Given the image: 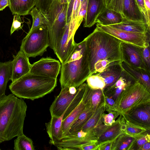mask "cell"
Masks as SVG:
<instances>
[{
	"mask_svg": "<svg viewBox=\"0 0 150 150\" xmlns=\"http://www.w3.org/2000/svg\"><path fill=\"white\" fill-rule=\"evenodd\" d=\"M91 75L102 72L111 63L122 61V41L96 27L84 39Z\"/></svg>",
	"mask_w": 150,
	"mask_h": 150,
	"instance_id": "6da1fadb",
	"label": "cell"
},
{
	"mask_svg": "<svg viewBox=\"0 0 150 150\" xmlns=\"http://www.w3.org/2000/svg\"><path fill=\"white\" fill-rule=\"evenodd\" d=\"M27 106L13 94L0 96V143L23 134Z\"/></svg>",
	"mask_w": 150,
	"mask_h": 150,
	"instance_id": "7a4b0ae2",
	"label": "cell"
},
{
	"mask_svg": "<svg viewBox=\"0 0 150 150\" xmlns=\"http://www.w3.org/2000/svg\"><path fill=\"white\" fill-rule=\"evenodd\" d=\"M60 72L61 88L71 86L77 88L91 75L84 39L76 43L68 58L62 64Z\"/></svg>",
	"mask_w": 150,
	"mask_h": 150,
	"instance_id": "3957f363",
	"label": "cell"
},
{
	"mask_svg": "<svg viewBox=\"0 0 150 150\" xmlns=\"http://www.w3.org/2000/svg\"><path fill=\"white\" fill-rule=\"evenodd\" d=\"M57 79L29 73L11 82L9 88L19 98L33 100L52 92L57 86Z\"/></svg>",
	"mask_w": 150,
	"mask_h": 150,
	"instance_id": "277c9868",
	"label": "cell"
},
{
	"mask_svg": "<svg viewBox=\"0 0 150 150\" xmlns=\"http://www.w3.org/2000/svg\"><path fill=\"white\" fill-rule=\"evenodd\" d=\"M71 0H54L49 8L47 29L49 47L54 52L63 34L67 23L68 6Z\"/></svg>",
	"mask_w": 150,
	"mask_h": 150,
	"instance_id": "5b68a950",
	"label": "cell"
},
{
	"mask_svg": "<svg viewBox=\"0 0 150 150\" xmlns=\"http://www.w3.org/2000/svg\"><path fill=\"white\" fill-rule=\"evenodd\" d=\"M86 85L83 83L77 88L71 86L61 88L50 106L51 116L59 117L64 113L63 119L67 116L82 100Z\"/></svg>",
	"mask_w": 150,
	"mask_h": 150,
	"instance_id": "8992f818",
	"label": "cell"
},
{
	"mask_svg": "<svg viewBox=\"0 0 150 150\" xmlns=\"http://www.w3.org/2000/svg\"><path fill=\"white\" fill-rule=\"evenodd\" d=\"M117 109L122 115L140 105L150 104V91L136 81L127 86L115 100Z\"/></svg>",
	"mask_w": 150,
	"mask_h": 150,
	"instance_id": "52a82bcc",
	"label": "cell"
},
{
	"mask_svg": "<svg viewBox=\"0 0 150 150\" xmlns=\"http://www.w3.org/2000/svg\"><path fill=\"white\" fill-rule=\"evenodd\" d=\"M49 47V40L46 25L38 26L29 31L22 40L20 50L28 57L42 56Z\"/></svg>",
	"mask_w": 150,
	"mask_h": 150,
	"instance_id": "ba28073f",
	"label": "cell"
},
{
	"mask_svg": "<svg viewBox=\"0 0 150 150\" xmlns=\"http://www.w3.org/2000/svg\"><path fill=\"white\" fill-rule=\"evenodd\" d=\"M96 27L118 39L121 41L140 47H145L150 42V32L146 33L130 32L121 30L109 25L97 23Z\"/></svg>",
	"mask_w": 150,
	"mask_h": 150,
	"instance_id": "9c48e42d",
	"label": "cell"
},
{
	"mask_svg": "<svg viewBox=\"0 0 150 150\" xmlns=\"http://www.w3.org/2000/svg\"><path fill=\"white\" fill-rule=\"evenodd\" d=\"M106 7L119 12L123 18L146 22L135 0H110Z\"/></svg>",
	"mask_w": 150,
	"mask_h": 150,
	"instance_id": "30bf717a",
	"label": "cell"
},
{
	"mask_svg": "<svg viewBox=\"0 0 150 150\" xmlns=\"http://www.w3.org/2000/svg\"><path fill=\"white\" fill-rule=\"evenodd\" d=\"M61 67V62L50 57L42 58L31 64L29 73L57 79Z\"/></svg>",
	"mask_w": 150,
	"mask_h": 150,
	"instance_id": "8fae6325",
	"label": "cell"
},
{
	"mask_svg": "<svg viewBox=\"0 0 150 150\" xmlns=\"http://www.w3.org/2000/svg\"><path fill=\"white\" fill-rule=\"evenodd\" d=\"M141 47L122 41L121 48L122 61L133 67L148 71L142 59Z\"/></svg>",
	"mask_w": 150,
	"mask_h": 150,
	"instance_id": "7c38bea8",
	"label": "cell"
},
{
	"mask_svg": "<svg viewBox=\"0 0 150 150\" xmlns=\"http://www.w3.org/2000/svg\"><path fill=\"white\" fill-rule=\"evenodd\" d=\"M132 123L150 130V104L132 109L122 115Z\"/></svg>",
	"mask_w": 150,
	"mask_h": 150,
	"instance_id": "4fadbf2b",
	"label": "cell"
},
{
	"mask_svg": "<svg viewBox=\"0 0 150 150\" xmlns=\"http://www.w3.org/2000/svg\"><path fill=\"white\" fill-rule=\"evenodd\" d=\"M13 57L10 80L12 82L28 73L32 64L29 62V58L20 50L16 55H13Z\"/></svg>",
	"mask_w": 150,
	"mask_h": 150,
	"instance_id": "5bb4252c",
	"label": "cell"
},
{
	"mask_svg": "<svg viewBox=\"0 0 150 150\" xmlns=\"http://www.w3.org/2000/svg\"><path fill=\"white\" fill-rule=\"evenodd\" d=\"M90 105L88 100V94L86 87L83 99L77 106L65 118L62 123L63 137L69 135V129L71 126L79 115Z\"/></svg>",
	"mask_w": 150,
	"mask_h": 150,
	"instance_id": "9a60e30c",
	"label": "cell"
},
{
	"mask_svg": "<svg viewBox=\"0 0 150 150\" xmlns=\"http://www.w3.org/2000/svg\"><path fill=\"white\" fill-rule=\"evenodd\" d=\"M106 7L103 0H88L84 27L90 28L96 23L98 17Z\"/></svg>",
	"mask_w": 150,
	"mask_h": 150,
	"instance_id": "2e32d148",
	"label": "cell"
},
{
	"mask_svg": "<svg viewBox=\"0 0 150 150\" xmlns=\"http://www.w3.org/2000/svg\"><path fill=\"white\" fill-rule=\"evenodd\" d=\"M121 62H112L102 72L96 74L104 79L105 83L104 89L112 86L120 76L123 70L121 64Z\"/></svg>",
	"mask_w": 150,
	"mask_h": 150,
	"instance_id": "e0dca14e",
	"label": "cell"
},
{
	"mask_svg": "<svg viewBox=\"0 0 150 150\" xmlns=\"http://www.w3.org/2000/svg\"><path fill=\"white\" fill-rule=\"evenodd\" d=\"M109 26L130 32L146 33L150 32V29L145 22L132 20L124 18H123L121 23Z\"/></svg>",
	"mask_w": 150,
	"mask_h": 150,
	"instance_id": "ac0fdd59",
	"label": "cell"
},
{
	"mask_svg": "<svg viewBox=\"0 0 150 150\" xmlns=\"http://www.w3.org/2000/svg\"><path fill=\"white\" fill-rule=\"evenodd\" d=\"M64 114L59 117H51L50 121L45 123L47 132L50 139L49 143L51 144L63 137L62 123Z\"/></svg>",
	"mask_w": 150,
	"mask_h": 150,
	"instance_id": "d6986e66",
	"label": "cell"
},
{
	"mask_svg": "<svg viewBox=\"0 0 150 150\" xmlns=\"http://www.w3.org/2000/svg\"><path fill=\"white\" fill-rule=\"evenodd\" d=\"M121 64L124 70L150 91V72L133 67L123 61L121 62Z\"/></svg>",
	"mask_w": 150,
	"mask_h": 150,
	"instance_id": "ffe728a7",
	"label": "cell"
},
{
	"mask_svg": "<svg viewBox=\"0 0 150 150\" xmlns=\"http://www.w3.org/2000/svg\"><path fill=\"white\" fill-rule=\"evenodd\" d=\"M123 117L120 114L119 117L111 125L108 126L97 139L101 142L115 139L123 132Z\"/></svg>",
	"mask_w": 150,
	"mask_h": 150,
	"instance_id": "44dd1931",
	"label": "cell"
},
{
	"mask_svg": "<svg viewBox=\"0 0 150 150\" xmlns=\"http://www.w3.org/2000/svg\"><path fill=\"white\" fill-rule=\"evenodd\" d=\"M36 0H8L9 7L13 15L25 16L29 14L35 6Z\"/></svg>",
	"mask_w": 150,
	"mask_h": 150,
	"instance_id": "7402d4cb",
	"label": "cell"
},
{
	"mask_svg": "<svg viewBox=\"0 0 150 150\" xmlns=\"http://www.w3.org/2000/svg\"><path fill=\"white\" fill-rule=\"evenodd\" d=\"M123 17L119 12L106 7L99 14L96 23L104 25H110L121 23Z\"/></svg>",
	"mask_w": 150,
	"mask_h": 150,
	"instance_id": "603a6c76",
	"label": "cell"
},
{
	"mask_svg": "<svg viewBox=\"0 0 150 150\" xmlns=\"http://www.w3.org/2000/svg\"><path fill=\"white\" fill-rule=\"evenodd\" d=\"M95 111L90 105H88L71 126L69 131V134H74L79 131L91 117Z\"/></svg>",
	"mask_w": 150,
	"mask_h": 150,
	"instance_id": "cb8c5ba5",
	"label": "cell"
},
{
	"mask_svg": "<svg viewBox=\"0 0 150 150\" xmlns=\"http://www.w3.org/2000/svg\"><path fill=\"white\" fill-rule=\"evenodd\" d=\"M12 61L0 62V96L5 94L8 82L12 75Z\"/></svg>",
	"mask_w": 150,
	"mask_h": 150,
	"instance_id": "d4e9b609",
	"label": "cell"
},
{
	"mask_svg": "<svg viewBox=\"0 0 150 150\" xmlns=\"http://www.w3.org/2000/svg\"><path fill=\"white\" fill-rule=\"evenodd\" d=\"M105 110V105L103 102L96 109L91 117L81 129L85 132L91 131L102 123V116Z\"/></svg>",
	"mask_w": 150,
	"mask_h": 150,
	"instance_id": "484cf974",
	"label": "cell"
},
{
	"mask_svg": "<svg viewBox=\"0 0 150 150\" xmlns=\"http://www.w3.org/2000/svg\"><path fill=\"white\" fill-rule=\"evenodd\" d=\"M123 117V132L126 134L136 138L150 131L145 128L132 123Z\"/></svg>",
	"mask_w": 150,
	"mask_h": 150,
	"instance_id": "4316f807",
	"label": "cell"
},
{
	"mask_svg": "<svg viewBox=\"0 0 150 150\" xmlns=\"http://www.w3.org/2000/svg\"><path fill=\"white\" fill-rule=\"evenodd\" d=\"M83 0H71L67 13V23L71 28L78 29L76 26V20L81 4Z\"/></svg>",
	"mask_w": 150,
	"mask_h": 150,
	"instance_id": "83f0119b",
	"label": "cell"
},
{
	"mask_svg": "<svg viewBox=\"0 0 150 150\" xmlns=\"http://www.w3.org/2000/svg\"><path fill=\"white\" fill-rule=\"evenodd\" d=\"M32 17L33 23L29 31L33 30L37 27L42 25H46L49 22V17L47 13L43 12L35 7H33L29 13Z\"/></svg>",
	"mask_w": 150,
	"mask_h": 150,
	"instance_id": "f1b7e54d",
	"label": "cell"
},
{
	"mask_svg": "<svg viewBox=\"0 0 150 150\" xmlns=\"http://www.w3.org/2000/svg\"><path fill=\"white\" fill-rule=\"evenodd\" d=\"M87 84V83H86ZM88 93V101L92 108L94 110L103 102V91L100 89H93L86 85Z\"/></svg>",
	"mask_w": 150,
	"mask_h": 150,
	"instance_id": "f546056e",
	"label": "cell"
},
{
	"mask_svg": "<svg viewBox=\"0 0 150 150\" xmlns=\"http://www.w3.org/2000/svg\"><path fill=\"white\" fill-rule=\"evenodd\" d=\"M15 150H34L32 140L24 134L18 136L14 141Z\"/></svg>",
	"mask_w": 150,
	"mask_h": 150,
	"instance_id": "4dcf8cb0",
	"label": "cell"
},
{
	"mask_svg": "<svg viewBox=\"0 0 150 150\" xmlns=\"http://www.w3.org/2000/svg\"><path fill=\"white\" fill-rule=\"evenodd\" d=\"M134 139L122 133L114 140L112 150H127Z\"/></svg>",
	"mask_w": 150,
	"mask_h": 150,
	"instance_id": "1f68e13d",
	"label": "cell"
},
{
	"mask_svg": "<svg viewBox=\"0 0 150 150\" xmlns=\"http://www.w3.org/2000/svg\"><path fill=\"white\" fill-rule=\"evenodd\" d=\"M86 81L88 86L92 89H100L103 91L105 86L104 79L98 74L90 75Z\"/></svg>",
	"mask_w": 150,
	"mask_h": 150,
	"instance_id": "d6a6232c",
	"label": "cell"
},
{
	"mask_svg": "<svg viewBox=\"0 0 150 150\" xmlns=\"http://www.w3.org/2000/svg\"><path fill=\"white\" fill-rule=\"evenodd\" d=\"M134 82H129L126 84L120 86H117L114 84L110 87L104 89L103 90V93L105 96L112 98L115 101L126 87L131 83Z\"/></svg>",
	"mask_w": 150,
	"mask_h": 150,
	"instance_id": "836d02e7",
	"label": "cell"
},
{
	"mask_svg": "<svg viewBox=\"0 0 150 150\" xmlns=\"http://www.w3.org/2000/svg\"><path fill=\"white\" fill-rule=\"evenodd\" d=\"M150 142L149 132L140 137L134 138L127 150H139L146 142Z\"/></svg>",
	"mask_w": 150,
	"mask_h": 150,
	"instance_id": "e575fe53",
	"label": "cell"
},
{
	"mask_svg": "<svg viewBox=\"0 0 150 150\" xmlns=\"http://www.w3.org/2000/svg\"><path fill=\"white\" fill-rule=\"evenodd\" d=\"M88 1L83 0L81 4L76 20V26L78 28L86 18Z\"/></svg>",
	"mask_w": 150,
	"mask_h": 150,
	"instance_id": "d590c367",
	"label": "cell"
},
{
	"mask_svg": "<svg viewBox=\"0 0 150 150\" xmlns=\"http://www.w3.org/2000/svg\"><path fill=\"white\" fill-rule=\"evenodd\" d=\"M120 113L115 111H111L108 114L104 112L102 116L103 123L106 125L110 126L114 123L116 118L120 115Z\"/></svg>",
	"mask_w": 150,
	"mask_h": 150,
	"instance_id": "8d00e7d4",
	"label": "cell"
},
{
	"mask_svg": "<svg viewBox=\"0 0 150 150\" xmlns=\"http://www.w3.org/2000/svg\"><path fill=\"white\" fill-rule=\"evenodd\" d=\"M142 55L147 70L150 72V52L149 43L145 47H141Z\"/></svg>",
	"mask_w": 150,
	"mask_h": 150,
	"instance_id": "74e56055",
	"label": "cell"
},
{
	"mask_svg": "<svg viewBox=\"0 0 150 150\" xmlns=\"http://www.w3.org/2000/svg\"><path fill=\"white\" fill-rule=\"evenodd\" d=\"M103 102L105 110L108 112L111 111L118 112L117 109L115 100L112 98L105 96L104 93Z\"/></svg>",
	"mask_w": 150,
	"mask_h": 150,
	"instance_id": "f35d334b",
	"label": "cell"
},
{
	"mask_svg": "<svg viewBox=\"0 0 150 150\" xmlns=\"http://www.w3.org/2000/svg\"><path fill=\"white\" fill-rule=\"evenodd\" d=\"M54 0H36L35 7L43 12L47 13L51 4Z\"/></svg>",
	"mask_w": 150,
	"mask_h": 150,
	"instance_id": "ab89813d",
	"label": "cell"
},
{
	"mask_svg": "<svg viewBox=\"0 0 150 150\" xmlns=\"http://www.w3.org/2000/svg\"><path fill=\"white\" fill-rule=\"evenodd\" d=\"M20 16H21L18 14L14 15L13 22L10 30L11 35L15 31H18L22 29L23 25H21L22 22Z\"/></svg>",
	"mask_w": 150,
	"mask_h": 150,
	"instance_id": "60d3db41",
	"label": "cell"
},
{
	"mask_svg": "<svg viewBox=\"0 0 150 150\" xmlns=\"http://www.w3.org/2000/svg\"><path fill=\"white\" fill-rule=\"evenodd\" d=\"M139 8L143 15L148 28L150 29V18L148 16L144 6V0H135Z\"/></svg>",
	"mask_w": 150,
	"mask_h": 150,
	"instance_id": "b9f144b4",
	"label": "cell"
},
{
	"mask_svg": "<svg viewBox=\"0 0 150 150\" xmlns=\"http://www.w3.org/2000/svg\"><path fill=\"white\" fill-rule=\"evenodd\" d=\"M97 141H92L81 145L79 148L80 150H97L98 146Z\"/></svg>",
	"mask_w": 150,
	"mask_h": 150,
	"instance_id": "7bdbcfd3",
	"label": "cell"
},
{
	"mask_svg": "<svg viewBox=\"0 0 150 150\" xmlns=\"http://www.w3.org/2000/svg\"><path fill=\"white\" fill-rule=\"evenodd\" d=\"M115 139L105 141L99 143L97 150H112Z\"/></svg>",
	"mask_w": 150,
	"mask_h": 150,
	"instance_id": "ee69618b",
	"label": "cell"
},
{
	"mask_svg": "<svg viewBox=\"0 0 150 150\" xmlns=\"http://www.w3.org/2000/svg\"><path fill=\"white\" fill-rule=\"evenodd\" d=\"M9 5L8 0H0V11H3Z\"/></svg>",
	"mask_w": 150,
	"mask_h": 150,
	"instance_id": "f6af8a7d",
	"label": "cell"
},
{
	"mask_svg": "<svg viewBox=\"0 0 150 150\" xmlns=\"http://www.w3.org/2000/svg\"><path fill=\"white\" fill-rule=\"evenodd\" d=\"M150 0H144V6L148 18L150 19Z\"/></svg>",
	"mask_w": 150,
	"mask_h": 150,
	"instance_id": "bcb514c9",
	"label": "cell"
},
{
	"mask_svg": "<svg viewBox=\"0 0 150 150\" xmlns=\"http://www.w3.org/2000/svg\"><path fill=\"white\" fill-rule=\"evenodd\" d=\"M139 150H150V142H148L145 143Z\"/></svg>",
	"mask_w": 150,
	"mask_h": 150,
	"instance_id": "7dc6e473",
	"label": "cell"
}]
</instances>
